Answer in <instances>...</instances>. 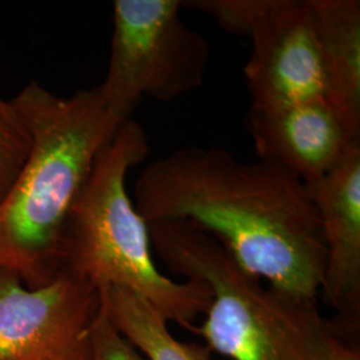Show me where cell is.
I'll list each match as a JSON object with an SVG mask.
<instances>
[{
    "instance_id": "6da1fadb",
    "label": "cell",
    "mask_w": 360,
    "mask_h": 360,
    "mask_svg": "<svg viewBox=\"0 0 360 360\" xmlns=\"http://www.w3.org/2000/svg\"><path fill=\"white\" fill-rule=\"evenodd\" d=\"M135 208L147 224H193L252 276L316 303L326 272L321 221L306 184L287 169L220 147H180L143 169Z\"/></svg>"
},
{
    "instance_id": "7a4b0ae2",
    "label": "cell",
    "mask_w": 360,
    "mask_h": 360,
    "mask_svg": "<svg viewBox=\"0 0 360 360\" xmlns=\"http://www.w3.org/2000/svg\"><path fill=\"white\" fill-rule=\"evenodd\" d=\"M11 101L31 148L0 203V267L35 288L62 272L68 214L98 155L124 122L110 112L99 87L60 98L31 82Z\"/></svg>"
},
{
    "instance_id": "3957f363",
    "label": "cell",
    "mask_w": 360,
    "mask_h": 360,
    "mask_svg": "<svg viewBox=\"0 0 360 360\" xmlns=\"http://www.w3.org/2000/svg\"><path fill=\"white\" fill-rule=\"evenodd\" d=\"M150 153L142 126L126 120L98 155L71 208L60 245V266L99 292L129 290L168 323L193 331L211 292L198 281L175 282L158 269L148 224L132 203L126 180Z\"/></svg>"
},
{
    "instance_id": "277c9868",
    "label": "cell",
    "mask_w": 360,
    "mask_h": 360,
    "mask_svg": "<svg viewBox=\"0 0 360 360\" xmlns=\"http://www.w3.org/2000/svg\"><path fill=\"white\" fill-rule=\"evenodd\" d=\"M151 245L168 270L206 284L211 303L193 330L231 360H335L346 343L315 302L264 285L207 232L187 221L148 223Z\"/></svg>"
},
{
    "instance_id": "5b68a950",
    "label": "cell",
    "mask_w": 360,
    "mask_h": 360,
    "mask_svg": "<svg viewBox=\"0 0 360 360\" xmlns=\"http://www.w3.org/2000/svg\"><path fill=\"white\" fill-rule=\"evenodd\" d=\"M181 0L114 1L110 62L98 87L120 122L144 96L171 102L205 83L210 44L181 20Z\"/></svg>"
},
{
    "instance_id": "8992f818",
    "label": "cell",
    "mask_w": 360,
    "mask_h": 360,
    "mask_svg": "<svg viewBox=\"0 0 360 360\" xmlns=\"http://www.w3.org/2000/svg\"><path fill=\"white\" fill-rule=\"evenodd\" d=\"M101 292L62 271L31 288L0 267V360H90Z\"/></svg>"
},
{
    "instance_id": "52a82bcc",
    "label": "cell",
    "mask_w": 360,
    "mask_h": 360,
    "mask_svg": "<svg viewBox=\"0 0 360 360\" xmlns=\"http://www.w3.org/2000/svg\"><path fill=\"white\" fill-rule=\"evenodd\" d=\"M243 68L251 107L275 110L324 99L322 53L309 0H272Z\"/></svg>"
},
{
    "instance_id": "ba28073f",
    "label": "cell",
    "mask_w": 360,
    "mask_h": 360,
    "mask_svg": "<svg viewBox=\"0 0 360 360\" xmlns=\"http://www.w3.org/2000/svg\"><path fill=\"white\" fill-rule=\"evenodd\" d=\"M306 187L326 245L321 292L342 326H355L360 312V142L351 144L330 172Z\"/></svg>"
},
{
    "instance_id": "9c48e42d",
    "label": "cell",
    "mask_w": 360,
    "mask_h": 360,
    "mask_svg": "<svg viewBox=\"0 0 360 360\" xmlns=\"http://www.w3.org/2000/svg\"><path fill=\"white\" fill-rule=\"evenodd\" d=\"M245 126L257 160L287 169L304 184L330 172L356 143L323 99L275 110L250 108Z\"/></svg>"
},
{
    "instance_id": "30bf717a",
    "label": "cell",
    "mask_w": 360,
    "mask_h": 360,
    "mask_svg": "<svg viewBox=\"0 0 360 360\" xmlns=\"http://www.w3.org/2000/svg\"><path fill=\"white\" fill-rule=\"evenodd\" d=\"M322 53L324 99L360 142V1L309 0Z\"/></svg>"
},
{
    "instance_id": "8fae6325",
    "label": "cell",
    "mask_w": 360,
    "mask_h": 360,
    "mask_svg": "<svg viewBox=\"0 0 360 360\" xmlns=\"http://www.w3.org/2000/svg\"><path fill=\"white\" fill-rule=\"evenodd\" d=\"M110 322L147 360H212L206 346L187 343L171 334L169 323L142 297L120 287L101 291Z\"/></svg>"
},
{
    "instance_id": "7c38bea8",
    "label": "cell",
    "mask_w": 360,
    "mask_h": 360,
    "mask_svg": "<svg viewBox=\"0 0 360 360\" xmlns=\"http://www.w3.org/2000/svg\"><path fill=\"white\" fill-rule=\"evenodd\" d=\"M31 148V136L13 101L0 98V203L13 187Z\"/></svg>"
},
{
    "instance_id": "4fadbf2b",
    "label": "cell",
    "mask_w": 360,
    "mask_h": 360,
    "mask_svg": "<svg viewBox=\"0 0 360 360\" xmlns=\"http://www.w3.org/2000/svg\"><path fill=\"white\" fill-rule=\"evenodd\" d=\"M272 0H187L183 8H191L210 15L220 28L233 34L248 37L257 22L266 13Z\"/></svg>"
},
{
    "instance_id": "5bb4252c",
    "label": "cell",
    "mask_w": 360,
    "mask_h": 360,
    "mask_svg": "<svg viewBox=\"0 0 360 360\" xmlns=\"http://www.w3.org/2000/svg\"><path fill=\"white\" fill-rule=\"evenodd\" d=\"M90 360H147L110 322L103 309L92 324Z\"/></svg>"
},
{
    "instance_id": "9a60e30c",
    "label": "cell",
    "mask_w": 360,
    "mask_h": 360,
    "mask_svg": "<svg viewBox=\"0 0 360 360\" xmlns=\"http://www.w3.org/2000/svg\"><path fill=\"white\" fill-rule=\"evenodd\" d=\"M335 360H360L359 349L356 347H352V346H348L347 343H345L339 349Z\"/></svg>"
}]
</instances>
